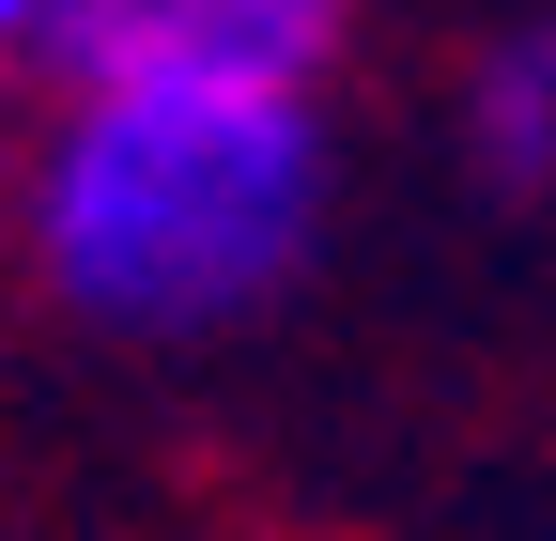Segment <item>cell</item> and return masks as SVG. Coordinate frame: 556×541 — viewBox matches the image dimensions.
<instances>
[{
    "instance_id": "obj_3",
    "label": "cell",
    "mask_w": 556,
    "mask_h": 541,
    "mask_svg": "<svg viewBox=\"0 0 556 541\" xmlns=\"http://www.w3.org/2000/svg\"><path fill=\"white\" fill-rule=\"evenodd\" d=\"M464 155L495 201H541L556 186V32H495L464 78Z\"/></svg>"
},
{
    "instance_id": "obj_4",
    "label": "cell",
    "mask_w": 556,
    "mask_h": 541,
    "mask_svg": "<svg viewBox=\"0 0 556 541\" xmlns=\"http://www.w3.org/2000/svg\"><path fill=\"white\" fill-rule=\"evenodd\" d=\"M47 16H62V0H0V62H31V47H47Z\"/></svg>"
},
{
    "instance_id": "obj_1",
    "label": "cell",
    "mask_w": 556,
    "mask_h": 541,
    "mask_svg": "<svg viewBox=\"0 0 556 541\" xmlns=\"http://www.w3.org/2000/svg\"><path fill=\"white\" fill-rule=\"evenodd\" d=\"M325 217V124L309 78H78L31 171V263L62 310L124 341L232 325L294 279Z\"/></svg>"
},
{
    "instance_id": "obj_2",
    "label": "cell",
    "mask_w": 556,
    "mask_h": 541,
    "mask_svg": "<svg viewBox=\"0 0 556 541\" xmlns=\"http://www.w3.org/2000/svg\"><path fill=\"white\" fill-rule=\"evenodd\" d=\"M340 0H62L47 47L62 93L78 78H309Z\"/></svg>"
}]
</instances>
